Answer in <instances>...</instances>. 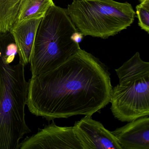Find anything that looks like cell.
Masks as SVG:
<instances>
[{"instance_id": "1", "label": "cell", "mask_w": 149, "mask_h": 149, "mask_svg": "<svg viewBox=\"0 0 149 149\" xmlns=\"http://www.w3.org/2000/svg\"><path fill=\"white\" fill-rule=\"evenodd\" d=\"M29 82V110L48 121L92 116L110 102L113 88L107 66L81 49L56 68L31 77Z\"/></svg>"}, {"instance_id": "2", "label": "cell", "mask_w": 149, "mask_h": 149, "mask_svg": "<svg viewBox=\"0 0 149 149\" xmlns=\"http://www.w3.org/2000/svg\"><path fill=\"white\" fill-rule=\"evenodd\" d=\"M80 34L66 9L51 6L37 31L30 62L32 77L56 68L78 51Z\"/></svg>"}, {"instance_id": "3", "label": "cell", "mask_w": 149, "mask_h": 149, "mask_svg": "<svg viewBox=\"0 0 149 149\" xmlns=\"http://www.w3.org/2000/svg\"><path fill=\"white\" fill-rule=\"evenodd\" d=\"M29 87L24 65L0 59V149H19L21 139L31 132L24 113Z\"/></svg>"}, {"instance_id": "4", "label": "cell", "mask_w": 149, "mask_h": 149, "mask_svg": "<svg viewBox=\"0 0 149 149\" xmlns=\"http://www.w3.org/2000/svg\"><path fill=\"white\" fill-rule=\"evenodd\" d=\"M66 10L81 35L103 39L127 29L136 16L130 3L113 0H73Z\"/></svg>"}, {"instance_id": "5", "label": "cell", "mask_w": 149, "mask_h": 149, "mask_svg": "<svg viewBox=\"0 0 149 149\" xmlns=\"http://www.w3.org/2000/svg\"><path fill=\"white\" fill-rule=\"evenodd\" d=\"M115 71L119 84L113 87L110 101L115 118L130 122L149 116V62L136 52Z\"/></svg>"}, {"instance_id": "6", "label": "cell", "mask_w": 149, "mask_h": 149, "mask_svg": "<svg viewBox=\"0 0 149 149\" xmlns=\"http://www.w3.org/2000/svg\"><path fill=\"white\" fill-rule=\"evenodd\" d=\"M83 149L73 127H59L54 122L26 137L19 145V149Z\"/></svg>"}, {"instance_id": "7", "label": "cell", "mask_w": 149, "mask_h": 149, "mask_svg": "<svg viewBox=\"0 0 149 149\" xmlns=\"http://www.w3.org/2000/svg\"><path fill=\"white\" fill-rule=\"evenodd\" d=\"M73 128L83 149H122L112 132L91 116H85L76 122Z\"/></svg>"}, {"instance_id": "8", "label": "cell", "mask_w": 149, "mask_h": 149, "mask_svg": "<svg viewBox=\"0 0 149 149\" xmlns=\"http://www.w3.org/2000/svg\"><path fill=\"white\" fill-rule=\"evenodd\" d=\"M112 133L122 149H148L149 116L130 122Z\"/></svg>"}, {"instance_id": "9", "label": "cell", "mask_w": 149, "mask_h": 149, "mask_svg": "<svg viewBox=\"0 0 149 149\" xmlns=\"http://www.w3.org/2000/svg\"><path fill=\"white\" fill-rule=\"evenodd\" d=\"M42 18H29L16 22L10 30L17 47L19 63L23 65L30 62L37 31Z\"/></svg>"}, {"instance_id": "10", "label": "cell", "mask_w": 149, "mask_h": 149, "mask_svg": "<svg viewBox=\"0 0 149 149\" xmlns=\"http://www.w3.org/2000/svg\"><path fill=\"white\" fill-rule=\"evenodd\" d=\"M54 4L53 0H22L16 22L29 18H42L49 8Z\"/></svg>"}, {"instance_id": "11", "label": "cell", "mask_w": 149, "mask_h": 149, "mask_svg": "<svg viewBox=\"0 0 149 149\" xmlns=\"http://www.w3.org/2000/svg\"><path fill=\"white\" fill-rule=\"evenodd\" d=\"M17 53V47L10 31L0 32V59L5 64H10Z\"/></svg>"}, {"instance_id": "12", "label": "cell", "mask_w": 149, "mask_h": 149, "mask_svg": "<svg viewBox=\"0 0 149 149\" xmlns=\"http://www.w3.org/2000/svg\"><path fill=\"white\" fill-rule=\"evenodd\" d=\"M136 8L138 25L149 34V9L140 4L137 5Z\"/></svg>"}, {"instance_id": "13", "label": "cell", "mask_w": 149, "mask_h": 149, "mask_svg": "<svg viewBox=\"0 0 149 149\" xmlns=\"http://www.w3.org/2000/svg\"><path fill=\"white\" fill-rule=\"evenodd\" d=\"M140 4L149 9V0H139Z\"/></svg>"}]
</instances>
